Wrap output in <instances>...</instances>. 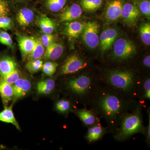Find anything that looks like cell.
<instances>
[{
  "label": "cell",
  "mask_w": 150,
  "mask_h": 150,
  "mask_svg": "<svg viewBox=\"0 0 150 150\" xmlns=\"http://www.w3.org/2000/svg\"><path fill=\"white\" fill-rule=\"evenodd\" d=\"M140 101L125 97L100 84L88 105L100 118L104 119L108 132L113 134L122 117L134 110Z\"/></svg>",
  "instance_id": "1"
},
{
  "label": "cell",
  "mask_w": 150,
  "mask_h": 150,
  "mask_svg": "<svg viewBox=\"0 0 150 150\" xmlns=\"http://www.w3.org/2000/svg\"><path fill=\"white\" fill-rule=\"evenodd\" d=\"M142 81L128 69H113L108 72L103 85L130 99L139 100Z\"/></svg>",
  "instance_id": "2"
},
{
  "label": "cell",
  "mask_w": 150,
  "mask_h": 150,
  "mask_svg": "<svg viewBox=\"0 0 150 150\" xmlns=\"http://www.w3.org/2000/svg\"><path fill=\"white\" fill-rule=\"evenodd\" d=\"M142 101H140L134 110L125 114L121 118L119 126L113 134L115 141L123 142L137 134H145L143 123Z\"/></svg>",
  "instance_id": "3"
},
{
  "label": "cell",
  "mask_w": 150,
  "mask_h": 150,
  "mask_svg": "<svg viewBox=\"0 0 150 150\" xmlns=\"http://www.w3.org/2000/svg\"><path fill=\"white\" fill-rule=\"evenodd\" d=\"M100 84L90 75L82 74L68 81L66 88L76 96L81 103L86 106Z\"/></svg>",
  "instance_id": "4"
},
{
  "label": "cell",
  "mask_w": 150,
  "mask_h": 150,
  "mask_svg": "<svg viewBox=\"0 0 150 150\" xmlns=\"http://www.w3.org/2000/svg\"><path fill=\"white\" fill-rule=\"evenodd\" d=\"M136 52V46L128 39L118 38L113 43L112 56L117 61L122 62L128 60L133 56Z\"/></svg>",
  "instance_id": "5"
},
{
  "label": "cell",
  "mask_w": 150,
  "mask_h": 150,
  "mask_svg": "<svg viewBox=\"0 0 150 150\" xmlns=\"http://www.w3.org/2000/svg\"><path fill=\"white\" fill-rule=\"evenodd\" d=\"M99 25L96 22H89L86 23L82 33L84 43L90 48H96L99 44Z\"/></svg>",
  "instance_id": "6"
},
{
  "label": "cell",
  "mask_w": 150,
  "mask_h": 150,
  "mask_svg": "<svg viewBox=\"0 0 150 150\" xmlns=\"http://www.w3.org/2000/svg\"><path fill=\"white\" fill-rule=\"evenodd\" d=\"M88 65L85 60L77 55H73L68 57L61 68L63 74H69L77 72Z\"/></svg>",
  "instance_id": "7"
},
{
  "label": "cell",
  "mask_w": 150,
  "mask_h": 150,
  "mask_svg": "<svg viewBox=\"0 0 150 150\" xmlns=\"http://www.w3.org/2000/svg\"><path fill=\"white\" fill-rule=\"evenodd\" d=\"M140 16L139 10L136 4L128 3L123 6L121 17L127 24H135Z\"/></svg>",
  "instance_id": "8"
},
{
  "label": "cell",
  "mask_w": 150,
  "mask_h": 150,
  "mask_svg": "<svg viewBox=\"0 0 150 150\" xmlns=\"http://www.w3.org/2000/svg\"><path fill=\"white\" fill-rule=\"evenodd\" d=\"M118 35V31L115 28H107L103 30L99 38L101 52H105L110 49Z\"/></svg>",
  "instance_id": "9"
},
{
  "label": "cell",
  "mask_w": 150,
  "mask_h": 150,
  "mask_svg": "<svg viewBox=\"0 0 150 150\" xmlns=\"http://www.w3.org/2000/svg\"><path fill=\"white\" fill-rule=\"evenodd\" d=\"M13 85L14 101L24 96L30 91L32 86L30 81L25 78H20Z\"/></svg>",
  "instance_id": "10"
},
{
  "label": "cell",
  "mask_w": 150,
  "mask_h": 150,
  "mask_svg": "<svg viewBox=\"0 0 150 150\" xmlns=\"http://www.w3.org/2000/svg\"><path fill=\"white\" fill-rule=\"evenodd\" d=\"M123 6L121 0H113L110 2L105 11L106 20L108 22L115 21L121 18Z\"/></svg>",
  "instance_id": "11"
},
{
  "label": "cell",
  "mask_w": 150,
  "mask_h": 150,
  "mask_svg": "<svg viewBox=\"0 0 150 150\" xmlns=\"http://www.w3.org/2000/svg\"><path fill=\"white\" fill-rule=\"evenodd\" d=\"M76 112L83 125L88 128L100 123L99 117L92 110L86 108V106L83 109L77 110Z\"/></svg>",
  "instance_id": "12"
},
{
  "label": "cell",
  "mask_w": 150,
  "mask_h": 150,
  "mask_svg": "<svg viewBox=\"0 0 150 150\" xmlns=\"http://www.w3.org/2000/svg\"><path fill=\"white\" fill-rule=\"evenodd\" d=\"M82 13L80 6L76 4H73L61 13L60 21L61 22L73 21L79 18L82 14Z\"/></svg>",
  "instance_id": "13"
},
{
  "label": "cell",
  "mask_w": 150,
  "mask_h": 150,
  "mask_svg": "<svg viewBox=\"0 0 150 150\" xmlns=\"http://www.w3.org/2000/svg\"><path fill=\"white\" fill-rule=\"evenodd\" d=\"M88 128L85 138L89 143L98 141L108 132L107 129L104 128L100 123Z\"/></svg>",
  "instance_id": "14"
},
{
  "label": "cell",
  "mask_w": 150,
  "mask_h": 150,
  "mask_svg": "<svg viewBox=\"0 0 150 150\" xmlns=\"http://www.w3.org/2000/svg\"><path fill=\"white\" fill-rule=\"evenodd\" d=\"M64 48V46L61 43L53 42L46 47L43 58L45 60L52 61L59 59L63 54Z\"/></svg>",
  "instance_id": "15"
},
{
  "label": "cell",
  "mask_w": 150,
  "mask_h": 150,
  "mask_svg": "<svg viewBox=\"0 0 150 150\" xmlns=\"http://www.w3.org/2000/svg\"><path fill=\"white\" fill-rule=\"evenodd\" d=\"M18 46L23 57L30 54L35 45L36 39L28 36H21L18 39Z\"/></svg>",
  "instance_id": "16"
},
{
  "label": "cell",
  "mask_w": 150,
  "mask_h": 150,
  "mask_svg": "<svg viewBox=\"0 0 150 150\" xmlns=\"http://www.w3.org/2000/svg\"><path fill=\"white\" fill-rule=\"evenodd\" d=\"M13 95L12 86L7 83L0 76V96L4 107L6 106L9 102L13 99Z\"/></svg>",
  "instance_id": "17"
},
{
  "label": "cell",
  "mask_w": 150,
  "mask_h": 150,
  "mask_svg": "<svg viewBox=\"0 0 150 150\" xmlns=\"http://www.w3.org/2000/svg\"><path fill=\"white\" fill-rule=\"evenodd\" d=\"M86 23L78 21L71 22L67 23L65 31L66 34L71 38H78L83 32Z\"/></svg>",
  "instance_id": "18"
},
{
  "label": "cell",
  "mask_w": 150,
  "mask_h": 150,
  "mask_svg": "<svg viewBox=\"0 0 150 150\" xmlns=\"http://www.w3.org/2000/svg\"><path fill=\"white\" fill-rule=\"evenodd\" d=\"M34 14L33 11L27 8L20 10L17 15V21L21 26L25 27L33 21Z\"/></svg>",
  "instance_id": "19"
},
{
  "label": "cell",
  "mask_w": 150,
  "mask_h": 150,
  "mask_svg": "<svg viewBox=\"0 0 150 150\" xmlns=\"http://www.w3.org/2000/svg\"><path fill=\"white\" fill-rule=\"evenodd\" d=\"M16 63L10 57L6 56L0 60V76H5L16 69Z\"/></svg>",
  "instance_id": "20"
},
{
  "label": "cell",
  "mask_w": 150,
  "mask_h": 150,
  "mask_svg": "<svg viewBox=\"0 0 150 150\" xmlns=\"http://www.w3.org/2000/svg\"><path fill=\"white\" fill-rule=\"evenodd\" d=\"M13 106V104H12L8 107L7 106H5L4 110L0 112V121L6 123H11L16 127L17 129L20 130L18 122L16 121L14 115Z\"/></svg>",
  "instance_id": "21"
},
{
  "label": "cell",
  "mask_w": 150,
  "mask_h": 150,
  "mask_svg": "<svg viewBox=\"0 0 150 150\" xmlns=\"http://www.w3.org/2000/svg\"><path fill=\"white\" fill-rule=\"evenodd\" d=\"M55 86V81L52 79H48L39 81L37 84L36 88L38 93L47 95L52 92Z\"/></svg>",
  "instance_id": "22"
},
{
  "label": "cell",
  "mask_w": 150,
  "mask_h": 150,
  "mask_svg": "<svg viewBox=\"0 0 150 150\" xmlns=\"http://www.w3.org/2000/svg\"><path fill=\"white\" fill-rule=\"evenodd\" d=\"M38 25L44 34H52L55 29L54 22L45 15L39 19Z\"/></svg>",
  "instance_id": "23"
},
{
  "label": "cell",
  "mask_w": 150,
  "mask_h": 150,
  "mask_svg": "<svg viewBox=\"0 0 150 150\" xmlns=\"http://www.w3.org/2000/svg\"><path fill=\"white\" fill-rule=\"evenodd\" d=\"M45 51L44 46L41 43L40 38H37L36 39L35 47L32 52L28 56V61L40 59L43 57Z\"/></svg>",
  "instance_id": "24"
},
{
  "label": "cell",
  "mask_w": 150,
  "mask_h": 150,
  "mask_svg": "<svg viewBox=\"0 0 150 150\" xmlns=\"http://www.w3.org/2000/svg\"><path fill=\"white\" fill-rule=\"evenodd\" d=\"M103 2V0H81V5L85 11L92 12L99 8Z\"/></svg>",
  "instance_id": "25"
},
{
  "label": "cell",
  "mask_w": 150,
  "mask_h": 150,
  "mask_svg": "<svg viewBox=\"0 0 150 150\" xmlns=\"http://www.w3.org/2000/svg\"><path fill=\"white\" fill-rule=\"evenodd\" d=\"M150 99V79L148 78L142 81L139 100L143 101L145 100H149Z\"/></svg>",
  "instance_id": "26"
},
{
  "label": "cell",
  "mask_w": 150,
  "mask_h": 150,
  "mask_svg": "<svg viewBox=\"0 0 150 150\" xmlns=\"http://www.w3.org/2000/svg\"><path fill=\"white\" fill-rule=\"evenodd\" d=\"M66 2L67 0H47L46 6L51 11L56 12L64 8Z\"/></svg>",
  "instance_id": "27"
},
{
  "label": "cell",
  "mask_w": 150,
  "mask_h": 150,
  "mask_svg": "<svg viewBox=\"0 0 150 150\" xmlns=\"http://www.w3.org/2000/svg\"><path fill=\"white\" fill-rule=\"evenodd\" d=\"M141 39L146 45H150V25L149 23H145L141 25L139 29Z\"/></svg>",
  "instance_id": "28"
},
{
  "label": "cell",
  "mask_w": 150,
  "mask_h": 150,
  "mask_svg": "<svg viewBox=\"0 0 150 150\" xmlns=\"http://www.w3.org/2000/svg\"><path fill=\"white\" fill-rule=\"evenodd\" d=\"M43 62L40 59L28 61L25 65V68L30 74L37 72L42 69Z\"/></svg>",
  "instance_id": "29"
},
{
  "label": "cell",
  "mask_w": 150,
  "mask_h": 150,
  "mask_svg": "<svg viewBox=\"0 0 150 150\" xmlns=\"http://www.w3.org/2000/svg\"><path fill=\"white\" fill-rule=\"evenodd\" d=\"M71 108V103L67 99H61L58 100L56 104V108L57 111L61 113H67Z\"/></svg>",
  "instance_id": "30"
},
{
  "label": "cell",
  "mask_w": 150,
  "mask_h": 150,
  "mask_svg": "<svg viewBox=\"0 0 150 150\" xmlns=\"http://www.w3.org/2000/svg\"><path fill=\"white\" fill-rule=\"evenodd\" d=\"M58 64L54 62H48L43 64L42 67L43 73L46 76H51L56 72Z\"/></svg>",
  "instance_id": "31"
},
{
  "label": "cell",
  "mask_w": 150,
  "mask_h": 150,
  "mask_svg": "<svg viewBox=\"0 0 150 150\" xmlns=\"http://www.w3.org/2000/svg\"><path fill=\"white\" fill-rule=\"evenodd\" d=\"M138 8L140 12L147 17L150 16V1L149 0H140L138 2Z\"/></svg>",
  "instance_id": "32"
},
{
  "label": "cell",
  "mask_w": 150,
  "mask_h": 150,
  "mask_svg": "<svg viewBox=\"0 0 150 150\" xmlns=\"http://www.w3.org/2000/svg\"><path fill=\"white\" fill-rule=\"evenodd\" d=\"M20 74L19 71L16 69L10 74L2 78L7 83L11 85H13L20 78Z\"/></svg>",
  "instance_id": "33"
},
{
  "label": "cell",
  "mask_w": 150,
  "mask_h": 150,
  "mask_svg": "<svg viewBox=\"0 0 150 150\" xmlns=\"http://www.w3.org/2000/svg\"><path fill=\"white\" fill-rule=\"evenodd\" d=\"M0 43L11 47L12 46V39L7 32L5 31L0 32Z\"/></svg>",
  "instance_id": "34"
},
{
  "label": "cell",
  "mask_w": 150,
  "mask_h": 150,
  "mask_svg": "<svg viewBox=\"0 0 150 150\" xmlns=\"http://www.w3.org/2000/svg\"><path fill=\"white\" fill-rule=\"evenodd\" d=\"M12 25L11 19L7 16L0 17V28L5 30L10 29Z\"/></svg>",
  "instance_id": "35"
},
{
  "label": "cell",
  "mask_w": 150,
  "mask_h": 150,
  "mask_svg": "<svg viewBox=\"0 0 150 150\" xmlns=\"http://www.w3.org/2000/svg\"><path fill=\"white\" fill-rule=\"evenodd\" d=\"M9 13L8 2L6 0H0V17L7 16Z\"/></svg>",
  "instance_id": "36"
},
{
  "label": "cell",
  "mask_w": 150,
  "mask_h": 150,
  "mask_svg": "<svg viewBox=\"0 0 150 150\" xmlns=\"http://www.w3.org/2000/svg\"><path fill=\"white\" fill-rule=\"evenodd\" d=\"M54 36L53 34H44L42 35L40 39L43 46L46 48L54 42Z\"/></svg>",
  "instance_id": "37"
},
{
  "label": "cell",
  "mask_w": 150,
  "mask_h": 150,
  "mask_svg": "<svg viewBox=\"0 0 150 150\" xmlns=\"http://www.w3.org/2000/svg\"><path fill=\"white\" fill-rule=\"evenodd\" d=\"M148 115H149V123L146 128L145 129V136L146 137V142L148 146H150V113L149 109L148 110Z\"/></svg>",
  "instance_id": "38"
},
{
  "label": "cell",
  "mask_w": 150,
  "mask_h": 150,
  "mask_svg": "<svg viewBox=\"0 0 150 150\" xmlns=\"http://www.w3.org/2000/svg\"><path fill=\"white\" fill-rule=\"evenodd\" d=\"M143 64L145 67L149 68L150 67V56L148 55L144 57L143 61Z\"/></svg>",
  "instance_id": "39"
},
{
  "label": "cell",
  "mask_w": 150,
  "mask_h": 150,
  "mask_svg": "<svg viewBox=\"0 0 150 150\" xmlns=\"http://www.w3.org/2000/svg\"><path fill=\"white\" fill-rule=\"evenodd\" d=\"M17 1H22V0H17Z\"/></svg>",
  "instance_id": "40"
}]
</instances>
